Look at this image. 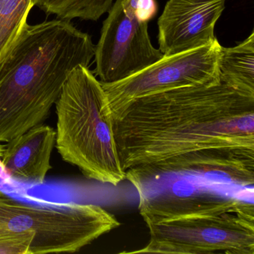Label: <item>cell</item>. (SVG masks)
Listing matches in <instances>:
<instances>
[{
  "label": "cell",
  "mask_w": 254,
  "mask_h": 254,
  "mask_svg": "<svg viewBox=\"0 0 254 254\" xmlns=\"http://www.w3.org/2000/svg\"><path fill=\"white\" fill-rule=\"evenodd\" d=\"M114 133L125 173L200 150L254 149V94L221 82L148 95L114 120Z\"/></svg>",
  "instance_id": "obj_1"
},
{
  "label": "cell",
  "mask_w": 254,
  "mask_h": 254,
  "mask_svg": "<svg viewBox=\"0 0 254 254\" xmlns=\"http://www.w3.org/2000/svg\"><path fill=\"white\" fill-rule=\"evenodd\" d=\"M95 50L68 20L26 23L0 59V142L44 123L72 71L89 67Z\"/></svg>",
  "instance_id": "obj_2"
},
{
  "label": "cell",
  "mask_w": 254,
  "mask_h": 254,
  "mask_svg": "<svg viewBox=\"0 0 254 254\" xmlns=\"http://www.w3.org/2000/svg\"><path fill=\"white\" fill-rule=\"evenodd\" d=\"M56 107V145L63 160L102 184L117 186L126 179L108 98L89 67L80 65L72 71Z\"/></svg>",
  "instance_id": "obj_3"
},
{
  "label": "cell",
  "mask_w": 254,
  "mask_h": 254,
  "mask_svg": "<svg viewBox=\"0 0 254 254\" xmlns=\"http://www.w3.org/2000/svg\"><path fill=\"white\" fill-rule=\"evenodd\" d=\"M120 224L98 205L36 206L20 203L0 191V233H35L30 254L77 252Z\"/></svg>",
  "instance_id": "obj_4"
},
{
  "label": "cell",
  "mask_w": 254,
  "mask_h": 254,
  "mask_svg": "<svg viewBox=\"0 0 254 254\" xmlns=\"http://www.w3.org/2000/svg\"><path fill=\"white\" fill-rule=\"evenodd\" d=\"M187 176H160L130 182L139 194V211L147 224L220 215L254 213L253 200L232 194L228 184Z\"/></svg>",
  "instance_id": "obj_5"
},
{
  "label": "cell",
  "mask_w": 254,
  "mask_h": 254,
  "mask_svg": "<svg viewBox=\"0 0 254 254\" xmlns=\"http://www.w3.org/2000/svg\"><path fill=\"white\" fill-rule=\"evenodd\" d=\"M157 11L156 0H116L95 50V72L101 82L124 79L163 57L148 35V23Z\"/></svg>",
  "instance_id": "obj_6"
},
{
  "label": "cell",
  "mask_w": 254,
  "mask_h": 254,
  "mask_svg": "<svg viewBox=\"0 0 254 254\" xmlns=\"http://www.w3.org/2000/svg\"><path fill=\"white\" fill-rule=\"evenodd\" d=\"M148 245L127 254H254V213L211 216L147 224Z\"/></svg>",
  "instance_id": "obj_7"
},
{
  "label": "cell",
  "mask_w": 254,
  "mask_h": 254,
  "mask_svg": "<svg viewBox=\"0 0 254 254\" xmlns=\"http://www.w3.org/2000/svg\"><path fill=\"white\" fill-rule=\"evenodd\" d=\"M220 45H209L185 53L164 56L155 63L120 81L102 83L112 112L118 118L132 101L148 95L189 86L221 83L218 73Z\"/></svg>",
  "instance_id": "obj_8"
},
{
  "label": "cell",
  "mask_w": 254,
  "mask_h": 254,
  "mask_svg": "<svg viewBox=\"0 0 254 254\" xmlns=\"http://www.w3.org/2000/svg\"><path fill=\"white\" fill-rule=\"evenodd\" d=\"M160 176L194 177L242 188L254 187V149L209 148L126 172V179L130 182Z\"/></svg>",
  "instance_id": "obj_9"
},
{
  "label": "cell",
  "mask_w": 254,
  "mask_h": 254,
  "mask_svg": "<svg viewBox=\"0 0 254 254\" xmlns=\"http://www.w3.org/2000/svg\"><path fill=\"white\" fill-rule=\"evenodd\" d=\"M227 0H169L158 20L160 51L173 56L209 45Z\"/></svg>",
  "instance_id": "obj_10"
},
{
  "label": "cell",
  "mask_w": 254,
  "mask_h": 254,
  "mask_svg": "<svg viewBox=\"0 0 254 254\" xmlns=\"http://www.w3.org/2000/svg\"><path fill=\"white\" fill-rule=\"evenodd\" d=\"M56 130L40 124L8 142L0 165L16 181L43 184L51 169L52 152L56 145Z\"/></svg>",
  "instance_id": "obj_11"
},
{
  "label": "cell",
  "mask_w": 254,
  "mask_h": 254,
  "mask_svg": "<svg viewBox=\"0 0 254 254\" xmlns=\"http://www.w3.org/2000/svg\"><path fill=\"white\" fill-rule=\"evenodd\" d=\"M218 67L221 83L254 94V32L236 47H221Z\"/></svg>",
  "instance_id": "obj_12"
},
{
  "label": "cell",
  "mask_w": 254,
  "mask_h": 254,
  "mask_svg": "<svg viewBox=\"0 0 254 254\" xmlns=\"http://www.w3.org/2000/svg\"><path fill=\"white\" fill-rule=\"evenodd\" d=\"M114 0H32L36 5L49 15H56L61 20L70 21L78 18L97 21L108 13Z\"/></svg>",
  "instance_id": "obj_13"
},
{
  "label": "cell",
  "mask_w": 254,
  "mask_h": 254,
  "mask_svg": "<svg viewBox=\"0 0 254 254\" xmlns=\"http://www.w3.org/2000/svg\"><path fill=\"white\" fill-rule=\"evenodd\" d=\"M32 0H0V59L27 23Z\"/></svg>",
  "instance_id": "obj_14"
},
{
  "label": "cell",
  "mask_w": 254,
  "mask_h": 254,
  "mask_svg": "<svg viewBox=\"0 0 254 254\" xmlns=\"http://www.w3.org/2000/svg\"><path fill=\"white\" fill-rule=\"evenodd\" d=\"M35 233H0V254H30Z\"/></svg>",
  "instance_id": "obj_15"
}]
</instances>
